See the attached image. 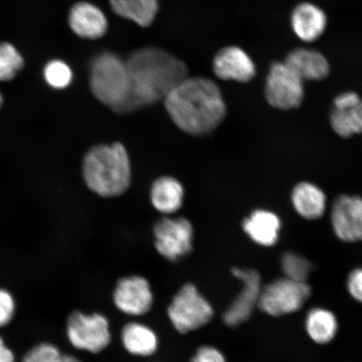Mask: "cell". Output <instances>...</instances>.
Returning <instances> with one entry per match:
<instances>
[{
	"instance_id": "6da1fadb",
	"label": "cell",
	"mask_w": 362,
	"mask_h": 362,
	"mask_svg": "<svg viewBox=\"0 0 362 362\" xmlns=\"http://www.w3.org/2000/svg\"><path fill=\"white\" fill-rule=\"evenodd\" d=\"M165 107L173 123L185 134H209L218 128L226 115L223 94L214 81L187 78L164 99Z\"/></svg>"
},
{
	"instance_id": "7a4b0ae2",
	"label": "cell",
	"mask_w": 362,
	"mask_h": 362,
	"mask_svg": "<svg viewBox=\"0 0 362 362\" xmlns=\"http://www.w3.org/2000/svg\"><path fill=\"white\" fill-rule=\"evenodd\" d=\"M130 79V93L126 115L153 105L188 78L185 62L161 49H138L126 62Z\"/></svg>"
},
{
	"instance_id": "3957f363",
	"label": "cell",
	"mask_w": 362,
	"mask_h": 362,
	"mask_svg": "<svg viewBox=\"0 0 362 362\" xmlns=\"http://www.w3.org/2000/svg\"><path fill=\"white\" fill-rule=\"evenodd\" d=\"M86 185L99 197H120L130 187L131 164L123 144H98L86 153L83 163Z\"/></svg>"
},
{
	"instance_id": "277c9868",
	"label": "cell",
	"mask_w": 362,
	"mask_h": 362,
	"mask_svg": "<svg viewBox=\"0 0 362 362\" xmlns=\"http://www.w3.org/2000/svg\"><path fill=\"white\" fill-rule=\"evenodd\" d=\"M90 87L95 97L117 115H126L130 93L127 63L106 52L99 55L90 66Z\"/></svg>"
},
{
	"instance_id": "5b68a950",
	"label": "cell",
	"mask_w": 362,
	"mask_h": 362,
	"mask_svg": "<svg viewBox=\"0 0 362 362\" xmlns=\"http://www.w3.org/2000/svg\"><path fill=\"white\" fill-rule=\"evenodd\" d=\"M214 314L210 303L192 284H185L180 288L168 308L171 323L181 334L204 327L210 322Z\"/></svg>"
},
{
	"instance_id": "8992f818",
	"label": "cell",
	"mask_w": 362,
	"mask_h": 362,
	"mask_svg": "<svg viewBox=\"0 0 362 362\" xmlns=\"http://www.w3.org/2000/svg\"><path fill=\"white\" fill-rule=\"evenodd\" d=\"M66 334L76 349L90 353L101 352L111 342L110 322L105 316L98 313H71L67 320Z\"/></svg>"
},
{
	"instance_id": "52a82bcc",
	"label": "cell",
	"mask_w": 362,
	"mask_h": 362,
	"mask_svg": "<svg viewBox=\"0 0 362 362\" xmlns=\"http://www.w3.org/2000/svg\"><path fill=\"white\" fill-rule=\"evenodd\" d=\"M304 97V81L284 62L273 63L266 79L267 102L272 107L287 111L300 107Z\"/></svg>"
},
{
	"instance_id": "ba28073f",
	"label": "cell",
	"mask_w": 362,
	"mask_h": 362,
	"mask_svg": "<svg viewBox=\"0 0 362 362\" xmlns=\"http://www.w3.org/2000/svg\"><path fill=\"white\" fill-rule=\"evenodd\" d=\"M310 296V288L305 282L284 277L262 288L259 307L269 315L291 314L300 310Z\"/></svg>"
},
{
	"instance_id": "9c48e42d",
	"label": "cell",
	"mask_w": 362,
	"mask_h": 362,
	"mask_svg": "<svg viewBox=\"0 0 362 362\" xmlns=\"http://www.w3.org/2000/svg\"><path fill=\"white\" fill-rule=\"evenodd\" d=\"M156 250L165 259L176 262L193 250L194 228L185 217H163L153 226Z\"/></svg>"
},
{
	"instance_id": "30bf717a",
	"label": "cell",
	"mask_w": 362,
	"mask_h": 362,
	"mask_svg": "<svg viewBox=\"0 0 362 362\" xmlns=\"http://www.w3.org/2000/svg\"><path fill=\"white\" fill-rule=\"evenodd\" d=\"M232 272L234 277L243 282V289L225 312L223 320L229 327H237L245 322L259 306L262 288L260 275L255 270L234 268Z\"/></svg>"
},
{
	"instance_id": "8fae6325",
	"label": "cell",
	"mask_w": 362,
	"mask_h": 362,
	"mask_svg": "<svg viewBox=\"0 0 362 362\" xmlns=\"http://www.w3.org/2000/svg\"><path fill=\"white\" fill-rule=\"evenodd\" d=\"M336 236L346 243L362 241V198L341 194L334 201L330 212Z\"/></svg>"
},
{
	"instance_id": "7c38bea8",
	"label": "cell",
	"mask_w": 362,
	"mask_h": 362,
	"mask_svg": "<svg viewBox=\"0 0 362 362\" xmlns=\"http://www.w3.org/2000/svg\"><path fill=\"white\" fill-rule=\"evenodd\" d=\"M113 302L117 309L126 315H146L151 310L153 302L151 284L142 276L121 279L113 293Z\"/></svg>"
},
{
	"instance_id": "4fadbf2b",
	"label": "cell",
	"mask_w": 362,
	"mask_h": 362,
	"mask_svg": "<svg viewBox=\"0 0 362 362\" xmlns=\"http://www.w3.org/2000/svg\"><path fill=\"white\" fill-rule=\"evenodd\" d=\"M214 70L220 79L239 83H248L256 75L252 59L238 47L221 49L214 58Z\"/></svg>"
},
{
	"instance_id": "5bb4252c",
	"label": "cell",
	"mask_w": 362,
	"mask_h": 362,
	"mask_svg": "<svg viewBox=\"0 0 362 362\" xmlns=\"http://www.w3.org/2000/svg\"><path fill=\"white\" fill-rule=\"evenodd\" d=\"M327 16L322 8L315 4L304 2L293 8L291 23L294 34L305 42H313L325 33Z\"/></svg>"
},
{
	"instance_id": "9a60e30c",
	"label": "cell",
	"mask_w": 362,
	"mask_h": 362,
	"mask_svg": "<svg viewBox=\"0 0 362 362\" xmlns=\"http://www.w3.org/2000/svg\"><path fill=\"white\" fill-rule=\"evenodd\" d=\"M69 24L80 37L98 39L106 33L107 20L98 6L88 2H79L71 8Z\"/></svg>"
},
{
	"instance_id": "2e32d148",
	"label": "cell",
	"mask_w": 362,
	"mask_h": 362,
	"mask_svg": "<svg viewBox=\"0 0 362 362\" xmlns=\"http://www.w3.org/2000/svg\"><path fill=\"white\" fill-rule=\"evenodd\" d=\"M284 62L304 81H322L329 74L330 66L327 59L315 49H293Z\"/></svg>"
},
{
	"instance_id": "e0dca14e",
	"label": "cell",
	"mask_w": 362,
	"mask_h": 362,
	"mask_svg": "<svg viewBox=\"0 0 362 362\" xmlns=\"http://www.w3.org/2000/svg\"><path fill=\"white\" fill-rule=\"evenodd\" d=\"M243 229L255 243L262 247H272L278 242L281 221L274 212L256 210L244 219Z\"/></svg>"
},
{
	"instance_id": "ac0fdd59",
	"label": "cell",
	"mask_w": 362,
	"mask_h": 362,
	"mask_svg": "<svg viewBox=\"0 0 362 362\" xmlns=\"http://www.w3.org/2000/svg\"><path fill=\"white\" fill-rule=\"evenodd\" d=\"M291 201L297 214L306 220H317L327 210V197L317 185L301 182L293 188Z\"/></svg>"
},
{
	"instance_id": "d6986e66",
	"label": "cell",
	"mask_w": 362,
	"mask_h": 362,
	"mask_svg": "<svg viewBox=\"0 0 362 362\" xmlns=\"http://www.w3.org/2000/svg\"><path fill=\"white\" fill-rule=\"evenodd\" d=\"M184 187L178 180L162 176L153 181L151 201L153 207L163 214H175L182 206Z\"/></svg>"
},
{
	"instance_id": "ffe728a7",
	"label": "cell",
	"mask_w": 362,
	"mask_h": 362,
	"mask_svg": "<svg viewBox=\"0 0 362 362\" xmlns=\"http://www.w3.org/2000/svg\"><path fill=\"white\" fill-rule=\"evenodd\" d=\"M121 339L130 354L149 356L157 351L158 339L156 332L143 324H127L122 329Z\"/></svg>"
},
{
	"instance_id": "44dd1931",
	"label": "cell",
	"mask_w": 362,
	"mask_h": 362,
	"mask_svg": "<svg viewBox=\"0 0 362 362\" xmlns=\"http://www.w3.org/2000/svg\"><path fill=\"white\" fill-rule=\"evenodd\" d=\"M329 123L334 132L341 138L348 139L362 134V99L334 107Z\"/></svg>"
},
{
	"instance_id": "7402d4cb",
	"label": "cell",
	"mask_w": 362,
	"mask_h": 362,
	"mask_svg": "<svg viewBox=\"0 0 362 362\" xmlns=\"http://www.w3.org/2000/svg\"><path fill=\"white\" fill-rule=\"evenodd\" d=\"M110 4L117 15L143 27L152 24L158 8V0H110Z\"/></svg>"
},
{
	"instance_id": "603a6c76",
	"label": "cell",
	"mask_w": 362,
	"mask_h": 362,
	"mask_svg": "<svg viewBox=\"0 0 362 362\" xmlns=\"http://www.w3.org/2000/svg\"><path fill=\"white\" fill-rule=\"evenodd\" d=\"M305 329L312 341L319 344L329 343L337 336V317L332 311L315 308L306 316Z\"/></svg>"
},
{
	"instance_id": "cb8c5ba5",
	"label": "cell",
	"mask_w": 362,
	"mask_h": 362,
	"mask_svg": "<svg viewBox=\"0 0 362 362\" xmlns=\"http://www.w3.org/2000/svg\"><path fill=\"white\" fill-rule=\"evenodd\" d=\"M24 65V60L11 44H0V81H10L15 78Z\"/></svg>"
},
{
	"instance_id": "d4e9b609",
	"label": "cell",
	"mask_w": 362,
	"mask_h": 362,
	"mask_svg": "<svg viewBox=\"0 0 362 362\" xmlns=\"http://www.w3.org/2000/svg\"><path fill=\"white\" fill-rule=\"evenodd\" d=\"M281 267L285 278L298 282H306L312 269L309 261L293 252H287L283 255Z\"/></svg>"
},
{
	"instance_id": "484cf974",
	"label": "cell",
	"mask_w": 362,
	"mask_h": 362,
	"mask_svg": "<svg viewBox=\"0 0 362 362\" xmlns=\"http://www.w3.org/2000/svg\"><path fill=\"white\" fill-rule=\"evenodd\" d=\"M45 79L52 88L63 89L68 87L72 81V71L64 62H49L44 71Z\"/></svg>"
},
{
	"instance_id": "4316f807",
	"label": "cell",
	"mask_w": 362,
	"mask_h": 362,
	"mask_svg": "<svg viewBox=\"0 0 362 362\" xmlns=\"http://www.w3.org/2000/svg\"><path fill=\"white\" fill-rule=\"evenodd\" d=\"M62 356V351L56 345L44 342L27 351L22 362H60Z\"/></svg>"
},
{
	"instance_id": "83f0119b",
	"label": "cell",
	"mask_w": 362,
	"mask_h": 362,
	"mask_svg": "<svg viewBox=\"0 0 362 362\" xmlns=\"http://www.w3.org/2000/svg\"><path fill=\"white\" fill-rule=\"evenodd\" d=\"M16 302L8 289L0 288V328L6 327L15 317Z\"/></svg>"
},
{
	"instance_id": "f1b7e54d",
	"label": "cell",
	"mask_w": 362,
	"mask_h": 362,
	"mask_svg": "<svg viewBox=\"0 0 362 362\" xmlns=\"http://www.w3.org/2000/svg\"><path fill=\"white\" fill-rule=\"evenodd\" d=\"M192 362H226L223 353L216 348L205 346L199 348Z\"/></svg>"
},
{
	"instance_id": "f546056e",
	"label": "cell",
	"mask_w": 362,
	"mask_h": 362,
	"mask_svg": "<svg viewBox=\"0 0 362 362\" xmlns=\"http://www.w3.org/2000/svg\"><path fill=\"white\" fill-rule=\"evenodd\" d=\"M347 288L354 300L362 303V268L351 272L347 279Z\"/></svg>"
},
{
	"instance_id": "4dcf8cb0",
	"label": "cell",
	"mask_w": 362,
	"mask_h": 362,
	"mask_svg": "<svg viewBox=\"0 0 362 362\" xmlns=\"http://www.w3.org/2000/svg\"><path fill=\"white\" fill-rule=\"evenodd\" d=\"M15 353L6 345V341L0 337V362H16Z\"/></svg>"
},
{
	"instance_id": "1f68e13d",
	"label": "cell",
	"mask_w": 362,
	"mask_h": 362,
	"mask_svg": "<svg viewBox=\"0 0 362 362\" xmlns=\"http://www.w3.org/2000/svg\"><path fill=\"white\" fill-rule=\"evenodd\" d=\"M60 362H83L76 358L75 356L71 355L62 354Z\"/></svg>"
},
{
	"instance_id": "d6a6232c",
	"label": "cell",
	"mask_w": 362,
	"mask_h": 362,
	"mask_svg": "<svg viewBox=\"0 0 362 362\" xmlns=\"http://www.w3.org/2000/svg\"><path fill=\"white\" fill-rule=\"evenodd\" d=\"M3 103V98L1 93H0V107H1Z\"/></svg>"
}]
</instances>
